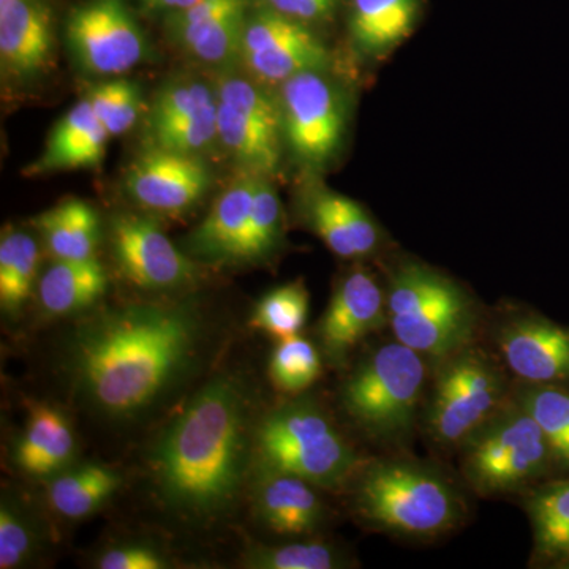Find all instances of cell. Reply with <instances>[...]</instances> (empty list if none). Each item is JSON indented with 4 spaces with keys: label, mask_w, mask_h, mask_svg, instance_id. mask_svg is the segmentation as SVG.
I'll use <instances>...</instances> for the list:
<instances>
[{
    "label": "cell",
    "mask_w": 569,
    "mask_h": 569,
    "mask_svg": "<svg viewBox=\"0 0 569 569\" xmlns=\"http://www.w3.org/2000/svg\"><path fill=\"white\" fill-rule=\"evenodd\" d=\"M198 339L200 320L186 305L148 302L108 310L74 337V378L86 399L108 417H134L181 378Z\"/></svg>",
    "instance_id": "6da1fadb"
},
{
    "label": "cell",
    "mask_w": 569,
    "mask_h": 569,
    "mask_svg": "<svg viewBox=\"0 0 569 569\" xmlns=\"http://www.w3.org/2000/svg\"><path fill=\"white\" fill-rule=\"evenodd\" d=\"M252 445L244 391L231 378H216L192 397L153 449L164 505L192 519L222 515L239 496Z\"/></svg>",
    "instance_id": "7a4b0ae2"
},
{
    "label": "cell",
    "mask_w": 569,
    "mask_h": 569,
    "mask_svg": "<svg viewBox=\"0 0 569 569\" xmlns=\"http://www.w3.org/2000/svg\"><path fill=\"white\" fill-rule=\"evenodd\" d=\"M356 519L377 533L432 541L466 523V486L440 463L408 449L369 456L346 488Z\"/></svg>",
    "instance_id": "3957f363"
},
{
    "label": "cell",
    "mask_w": 569,
    "mask_h": 569,
    "mask_svg": "<svg viewBox=\"0 0 569 569\" xmlns=\"http://www.w3.org/2000/svg\"><path fill=\"white\" fill-rule=\"evenodd\" d=\"M432 361L392 337L359 358L340 387L355 429L385 451L408 449L421 432Z\"/></svg>",
    "instance_id": "277c9868"
},
{
    "label": "cell",
    "mask_w": 569,
    "mask_h": 569,
    "mask_svg": "<svg viewBox=\"0 0 569 569\" xmlns=\"http://www.w3.org/2000/svg\"><path fill=\"white\" fill-rule=\"evenodd\" d=\"M392 337L430 361L481 340L486 313L466 288L429 266L396 268L387 287Z\"/></svg>",
    "instance_id": "5b68a950"
},
{
    "label": "cell",
    "mask_w": 569,
    "mask_h": 569,
    "mask_svg": "<svg viewBox=\"0 0 569 569\" xmlns=\"http://www.w3.org/2000/svg\"><path fill=\"white\" fill-rule=\"evenodd\" d=\"M257 466L284 471L320 489L340 490L369 455L312 397H298L264 415L253 432Z\"/></svg>",
    "instance_id": "8992f818"
},
{
    "label": "cell",
    "mask_w": 569,
    "mask_h": 569,
    "mask_svg": "<svg viewBox=\"0 0 569 569\" xmlns=\"http://www.w3.org/2000/svg\"><path fill=\"white\" fill-rule=\"evenodd\" d=\"M515 395V380L482 340L432 362L422 407L421 433L440 451L460 445Z\"/></svg>",
    "instance_id": "52a82bcc"
},
{
    "label": "cell",
    "mask_w": 569,
    "mask_h": 569,
    "mask_svg": "<svg viewBox=\"0 0 569 569\" xmlns=\"http://www.w3.org/2000/svg\"><path fill=\"white\" fill-rule=\"evenodd\" d=\"M455 455L460 481L481 498H519L556 478L548 440L515 395Z\"/></svg>",
    "instance_id": "ba28073f"
},
{
    "label": "cell",
    "mask_w": 569,
    "mask_h": 569,
    "mask_svg": "<svg viewBox=\"0 0 569 569\" xmlns=\"http://www.w3.org/2000/svg\"><path fill=\"white\" fill-rule=\"evenodd\" d=\"M482 342L515 383L569 385V326L529 307L486 316Z\"/></svg>",
    "instance_id": "9c48e42d"
},
{
    "label": "cell",
    "mask_w": 569,
    "mask_h": 569,
    "mask_svg": "<svg viewBox=\"0 0 569 569\" xmlns=\"http://www.w3.org/2000/svg\"><path fill=\"white\" fill-rule=\"evenodd\" d=\"M219 140L249 173L272 176L282 157V112L279 100L247 78H224L217 86Z\"/></svg>",
    "instance_id": "30bf717a"
},
{
    "label": "cell",
    "mask_w": 569,
    "mask_h": 569,
    "mask_svg": "<svg viewBox=\"0 0 569 569\" xmlns=\"http://www.w3.org/2000/svg\"><path fill=\"white\" fill-rule=\"evenodd\" d=\"M283 138L299 160L328 162L346 133V108L323 71H306L280 84Z\"/></svg>",
    "instance_id": "8fae6325"
},
{
    "label": "cell",
    "mask_w": 569,
    "mask_h": 569,
    "mask_svg": "<svg viewBox=\"0 0 569 569\" xmlns=\"http://www.w3.org/2000/svg\"><path fill=\"white\" fill-rule=\"evenodd\" d=\"M258 81L282 84L306 71H323L329 51L306 22L271 7L247 18L241 54Z\"/></svg>",
    "instance_id": "7c38bea8"
},
{
    "label": "cell",
    "mask_w": 569,
    "mask_h": 569,
    "mask_svg": "<svg viewBox=\"0 0 569 569\" xmlns=\"http://www.w3.org/2000/svg\"><path fill=\"white\" fill-rule=\"evenodd\" d=\"M67 39L78 62L102 77H118L144 59L140 26L122 0H89L71 11Z\"/></svg>",
    "instance_id": "4fadbf2b"
},
{
    "label": "cell",
    "mask_w": 569,
    "mask_h": 569,
    "mask_svg": "<svg viewBox=\"0 0 569 569\" xmlns=\"http://www.w3.org/2000/svg\"><path fill=\"white\" fill-rule=\"evenodd\" d=\"M383 329H388L387 291L372 272L359 268L337 284L318 321V346L329 365L346 367L356 348Z\"/></svg>",
    "instance_id": "5bb4252c"
},
{
    "label": "cell",
    "mask_w": 569,
    "mask_h": 569,
    "mask_svg": "<svg viewBox=\"0 0 569 569\" xmlns=\"http://www.w3.org/2000/svg\"><path fill=\"white\" fill-rule=\"evenodd\" d=\"M111 246L119 271L144 290H170L189 282L194 264L153 220L121 213L111 220Z\"/></svg>",
    "instance_id": "9a60e30c"
},
{
    "label": "cell",
    "mask_w": 569,
    "mask_h": 569,
    "mask_svg": "<svg viewBox=\"0 0 569 569\" xmlns=\"http://www.w3.org/2000/svg\"><path fill=\"white\" fill-rule=\"evenodd\" d=\"M212 183L211 170L200 156L149 146L130 164L127 192L141 208L182 213L203 200Z\"/></svg>",
    "instance_id": "2e32d148"
},
{
    "label": "cell",
    "mask_w": 569,
    "mask_h": 569,
    "mask_svg": "<svg viewBox=\"0 0 569 569\" xmlns=\"http://www.w3.org/2000/svg\"><path fill=\"white\" fill-rule=\"evenodd\" d=\"M217 93L200 81H173L153 100L148 119L153 148L200 156L219 140Z\"/></svg>",
    "instance_id": "e0dca14e"
},
{
    "label": "cell",
    "mask_w": 569,
    "mask_h": 569,
    "mask_svg": "<svg viewBox=\"0 0 569 569\" xmlns=\"http://www.w3.org/2000/svg\"><path fill=\"white\" fill-rule=\"evenodd\" d=\"M249 0H197L168 13L171 40L198 61L224 63L241 54Z\"/></svg>",
    "instance_id": "ac0fdd59"
},
{
    "label": "cell",
    "mask_w": 569,
    "mask_h": 569,
    "mask_svg": "<svg viewBox=\"0 0 569 569\" xmlns=\"http://www.w3.org/2000/svg\"><path fill=\"white\" fill-rule=\"evenodd\" d=\"M321 490L306 479L257 466L253 501L261 522L288 538H309L325 526L328 509Z\"/></svg>",
    "instance_id": "d6986e66"
},
{
    "label": "cell",
    "mask_w": 569,
    "mask_h": 569,
    "mask_svg": "<svg viewBox=\"0 0 569 569\" xmlns=\"http://www.w3.org/2000/svg\"><path fill=\"white\" fill-rule=\"evenodd\" d=\"M52 50V14L43 0H20L0 9L3 70L20 80H31L50 67Z\"/></svg>",
    "instance_id": "ffe728a7"
},
{
    "label": "cell",
    "mask_w": 569,
    "mask_h": 569,
    "mask_svg": "<svg viewBox=\"0 0 569 569\" xmlns=\"http://www.w3.org/2000/svg\"><path fill=\"white\" fill-rule=\"evenodd\" d=\"M306 219L328 249L343 260L376 253L381 234L361 204L335 190L318 189L307 198Z\"/></svg>",
    "instance_id": "44dd1931"
},
{
    "label": "cell",
    "mask_w": 569,
    "mask_h": 569,
    "mask_svg": "<svg viewBox=\"0 0 569 569\" xmlns=\"http://www.w3.org/2000/svg\"><path fill=\"white\" fill-rule=\"evenodd\" d=\"M261 176L244 171L213 203L203 222L187 239V250L198 260L230 264L236 246L244 234L254 190ZM264 178V176H263Z\"/></svg>",
    "instance_id": "7402d4cb"
},
{
    "label": "cell",
    "mask_w": 569,
    "mask_h": 569,
    "mask_svg": "<svg viewBox=\"0 0 569 569\" xmlns=\"http://www.w3.org/2000/svg\"><path fill=\"white\" fill-rule=\"evenodd\" d=\"M110 138L91 104L82 99L59 119L43 152L26 171L37 176L99 167Z\"/></svg>",
    "instance_id": "603a6c76"
},
{
    "label": "cell",
    "mask_w": 569,
    "mask_h": 569,
    "mask_svg": "<svg viewBox=\"0 0 569 569\" xmlns=\"http://www.w3.org/2000/svg\"><path fill=\"white\" fill-rule=\"evenodd\" d=\"M519 500L533 537L531 567L569 569V477L548 479Z\"/></svg>",
    "instance_id": "cb8c5ba5"
},
{
    "label": "cell",
    "mask_w": 569,
    "mask_h": 569,
    "mask_svg": "<svg viewBox=\"0 0 569 569\" xmlns=\"http://www.w3.org/2000/svg\"><path fill=\"white\" fill-rule=\"evenodd\" d=\"M108 288V276L97 257L56 260L41 276L39 301L50 316H69L99 301Z\"/></svg>",
    "instance_id": "d4e9b609"
},
{
    "label": "cell",
    "mask_w": 569,
    "mask_h": 569,
    "mask_svg": "<svg viewBox=\"0 0 569 569\" xmlns=\"http://www.w3.org/2000/svg\"><path fill=\"white\" fill-rule=\"evenodd\" d=\"M73 452V432L63 415L48 406L33 407L14 448V462L32 477H47L66 467Z\"/></svg>",
    "instance_id": "484cf974"
},
{
    "label": "cell",
    "mask_w": 569,
    "mask_h": 569,
    "mask_svg": "<svg viewBox=\"0 0 569 569\" xmlns=\"http://www.w3.org/2000/svg\"><path fill=\"white\" fill-rule=\"evenodd\" d=\"M419 0H351L350 33L367 54H383L413 31Z\"/></svg>",
    "instance_id": "4316f807"
},
{
    "label": "cell",
    "mask_w": 569,
    "mask_h": 569,
    "mask_svg": "<svg viewBox=\"0 0 569 569\" xmlns=\"http://www.w3.org/2000/svg\"><path fill=\"white\" fill-rule=\"evenodd\" d=\"M56 260H88L96 257L100 219L91 204L67 200L33 220Z\"/></svg>",
    "instance_id": "83f0119b"
},
{
    "label": "cell",
    "mask_w": 569,
    "mask_h": 569,
    "mask_svg": "<svg viewBox=\"0 0 569 569\" xmlns=\"http://www.w3.org/2000/svg\"><path fill=\"white\" fill-rule=\"evenodd\" d=\"M515 397L541 427L556 478L569 477V385L515 383Z\"/></svg>",
    "instance_id": "f1b7e54d"
},
{
    "label": "cell",
    "mask_w": 569,
    "mask_h": 569,
    "mask_svg": "<svg viewBox=\"0 0 569 569\" xmlns=\"http://www.w3.org/2000/svg\"><path fill=\"white\" fill-rule=\"evenodd\" d=\"M121 478L111 468L91 463L67 471L50 486V503L56 512L69 519H81L96 512L119 489Z\"/></svg>",
    "instance_id": "f546056e"
},
{
    "label": "cell",
    "mask_w": 569,
    "mask_h": 569,
    "mask_svg": "<svg viewBox=\"0 0 569 569\" xmlns=\"http://www.w3.org/2000/svg\"><path fill=\"white\" fill-rule=\"evenodd\" d=\"M283 234L282 204L272 183L261 176L244 234L236 246L230 264L258 263L279 249Z\"/></svg>",
    "instance_id": "4dcf8cb0"
},
{
    "label": "cell",
    "mask_w": 569,
    "mask_h": 569,
    "mask_svg": "<svg viewBox=\"0 0 569 569\" xmlns=\"http://www.w3.org/2000/svg\"><path fill=\"white\" fill-rule=\"evenodd\" d=\"M40 250L24 231L9 230L0 241V305L3 312H17L31 296L39 271Z\"/></svg>",
    "instance_id": "1f68e13d"
},
{
    "label": "cell",
    "mask_w": 569,
    "mask_h": 569,
    "mask_svg": "<svg viewBox=\"0 0 569 569\" xmlns=\"http://www.w3.org/2000/svg\"><path fill=\"white\" fill-rule=\"evenodd\" d=\"M246 565L257 569H336L350 567L346 550L331 542L301 539L250 550Z\"/></svg>",
    "instance_id": "d6a6232c"
},
{
    "label": "cell",
    "mask_w": 569,
    "mask_h": 569,
    "mask_svg": "<svg viewBox=\"0 0 569 569\" xmlns=\"http://www.w3.org/2000/svg\"><path fill=\"white\" fill-rule=\"evenodd\" d=\"M269 376L288 395H301L321 376V351L299 335L280 339L269 361Z\"/></svg>",
    "instance_id": "836d02e7"
},
{
    "label": "cell",
    "mask_w": 569,
    "mask_h": 569,
    "mask_svg": "<svg viewBox=\"0 0 569 569\" xmlns=\"http://www.w3.org/2000/svg\"><path fill=\"white\" fill-rule=\"evenodd\" d=\"M309 313V291L306 284L296 282L282 284L258 302L252 325L277 339L298 336L305 328Z\"/></svg>",
    "instance_id": "e575fe53"
},
{
    "label": "cell",
    "mask_w": 569,
    "mask_h": 569,
    "mask_svg": "<svg viewBox=\"0 0 569 569\" xmlns=\"http://www.w3.org/2000/svg\"><path fill=\"white\" fill-rule=\"evenodd\" d=\"M86 100L110 137L129 132L140 118V88L126 78L99 82L91 88Z\"/></svg>",
    "instance_id": "d590c367"
},
{
    "label": "cell",
    "mask_w": 569,
    "mask_h": 569,
    "mask_svg": "<svg viewBox=\"0 0 569 569\" xmlns=\"http://www.w3.org/2000/svg\"><path fill=\"white\" fill-rule=\"evenodd\" d=\"M36 537L20 509L3 500L0 507V568L20 567L31 556Z\"/></svg>",
    "instance_id": "8d00e7d4"
},
{
    "label": "cell",
    "mask_w": 569,
    "mask_h": 569,
    "mask_svg": "<svg viewBox=\"0 0 569 569\" xmlns=\"http://www.w3.org/2000/svg\"><path fill=\"white\" fill-rule=\"evenodd\" d=\"M163 557L146 546H119L107 550L99 560L102 569H162Z\"/></svg>",
    "instance_id": "74e56055"
},
{
    "label": "cell",
    "mask_w": 569,
    "mask_h": 569,
    "mask_svg": "<svg viewBox=\"0 0 569 569\" xmlns=\"http://www.w3.org/2000/svg\"><path fill=\"white\" fill-rule=\"evenodd\" d=\"M271 9L302 22L320 21L332 13L339 0H266Z\"/></svg>",
    "instance_id": "f35d334b"
},
{
    "label": "cell",
    "mask_w": 569,
    "mask_h": 569,
    "mask_svg": "<svg viewBox=\"0 0 569 569\" xmlns=\"http://www.w3.org/2000/svg\"><path fill=\"white\" fill-rule=\"evenodd\" d=\"M141 2L151 7V9L174 13V11H181L187 9V7L193 6L197 0H141Z\"/></svg>",
    "instance_id": "ab89813d"
},
{
    "label": "cell",
    "mask_w": 569,
    "mask_h": 569,
    "mask_svg": "<svg viewBox=\"0 0 569 569\" xmlns=\"http://www.w3.org/2000/svg\"><path fill=\"white\" fill-rule=\"evenodd\" d=\"M14 2H20V0H0V9H3V7H9Z\"/></svg>",
    "instance_id": "60d3db41"
}]
</instances>
